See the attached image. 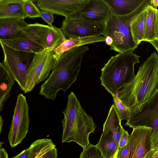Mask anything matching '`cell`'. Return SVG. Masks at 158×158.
Here are the masks:
<instances>
[{
  "instance_id": "8fae6325",
  "label": "cell",
  "mask_w": 158,
  "mask_h": 158,
  "mask_svg": "<svg viewBox=\"0 0 158 158\" xmlns=\"http://www.w3.org/2000/svg\"><path fill=\"white\" fill-rule=\"evenodd\" d=\"M105 23L95 22L81 17L65 18L61 28L69 38H82L103 35Z\"/></svg>"
},
{
  "instance_id": "7402d4cb",
  "label": "cell",
  "mask_w": 158,
  "mask_h": 158,
  "mask_svg": "<svg viewBox=\"0 0 158 158\" xmlns=\"http://www.w3.org/2000/svg\"><path fill=\"white\" fill-rule=\"evenodd\" d=\"M146 15L145 18L143 41L149 42L156 39V10L151 5H148L146 8Z\"/></svg>"
},
{
  "instance_id": "d4e9b609",
  "label": "cell",
  "mask_w": 158,
  "mask_h": 158,
  "mask_svg": "<svg viewBox=\"0 0 158 158\" xmlns=\"http://www.w3.org/2000/svg\"><path fill=\"white\" fill-rule=\"evenodd\" d=\"M49 27L46 41L47 49L54 52L67 39L61 28L52 25Z\"/></svg>"
},
{
  "instance_id": "cb8c5ba5",
  "label": "cell",
  "mask_w": 158,
  "mask_h": 158,
  "mask_svg": "<svg viewBox=\"0 0 158 158\" xmlns=\"http://www.w3.org/2000/svg\"><path fill=\"white\" fill-rule=\"evenodd\" d=\"M146 15L145 8L134 19L131 24V30L133 39L138 45L143 41Z\"/></svg>"
},
{
  "instance_id": "d590c367",
  "label": "cell",
  "mask_w": 158,
  "mask_h": 158,
  "mask_svg": "<svg viewBox=\"0 0 158 158\" xmlns=\"http://www.w3.org/2000/svg\"><path fill=\"white\" fill-rule=\"evenodd\" d=\"M156 40L158 41V9L156 11Z\"/></svg>"
},
{
  "instance_id": "e0dca14e",
  "label": "cell",
  "mask_w": 158,
  "mask_h": 158,
  "mask_svg": "<svg viewBox=\"0 0 158 158\" xmlns=\"http://www.w3.org/2000/svg\"><path fill=\"white\" fill-rule=\"evenodd\" d=\"M106 38L101 35L82 38H69L64 42L54 51L55 56L58 60L66 52L75 47L90 44L104 42Z\"/></svg>"
},
{
  "instance_id": "44dd1931",
  "label": "cell",
  "mask_w": 158,
  "mask_h": 158,
  "mask_svg": "<svg viewBox=\"0 0 158 158\" xmlns=\"http://www.w3.org/2000/svg\"><path fill=\"white\" fill-rule=\"evenodd\" d=\"M96 145L101 151L104 158H110L119 149V143L114 140L109 131H103Z\"/></svg>"
},
{
  "instance_id": "30bf717a",
  "label": "cell",
  "mask_w": 158,
  "mask_h": 158,
  "mask_svg": "<svg viewBox=\"0 0 158 158\" xmlns=\"http://www.w3.org/2000/svg\"><path fill=\"white\" fill-rule=\"evenodd\" d=\"M125 125L133 128L139 126L152 127V141L155 139L158 133V89Z\"/></svg>"
},
{
  "instance_id": "9a60e30c",
  "label": "cell",
  "mask_w": 158,
  "mask_h": 158,
  "mask_svg": "<svg viewBox=\"0 0 158 158\" xmlns=\"http://www.w3.org/2000/svg\"><path fill=\"white\" fill-rule=\"evenodd\" d=\"M136 127L137 131V143L132 158H144L152 149V128L147 127Z\"/></svg>"
},
{
  "instance_id": "836d02e7",
  "label": "cell",
  "mask_w": 158,
  "mask_h": 158,
  "mask_svg": "<svg viewBox=\"0 0 158 158\" xmlns=\"http://www.w3.org/2000/svg\"><path fill=\"white\" fill-rule=\"evenodd\" d=\"M152 150L154 151H158V133L155 138L152 141Z\"/></svg>"
},
{
  "instance_id": "ac0fdd59",
  "label": "cell",
  "mask_w": 158,
  "mask_h": 158,
  "mask_svg": "<svg viewBox=\"0 0 158 158\" xmlns=\"http://www.w3.org/2000/svg\"><path fill=\"white\" fill-rule=\"evenodd\" d=\"M109 6L111 13L118 16L131 14L144 0H104Z\"/></svg>"
},
{
  "instance_id": "74e56055",
  "label": "cell",
  "mask_w": 158,
  "mask_h": 158,
  "mask_svg": "<svg viewBox=\"0 0 158 158\" xmlns=\"http://www.w3.org/2000/svg\"><path fill=\"white\" fill-rule=\"evenodd\" d=\"M150 4L154 9H157L158 6V0H150Z\"/></svg>"
},
{
  "instance_id": "d6a6232c",
  "label": "cell",
  "mask_w": 158,
  "mask_h": 158,
  "mask_svg": "<svg viewBox=\"0 0 158 158\" xmlns=\"http://www.w3.org/2000/svg\"><path fill=\"white\" fill-rule=\"evenodd\" d=\"M11 158H29V149L28 148L23 150L17 155Z\"/></svg>"
},
{
  "instance_id": "7c38bea8",
  "label": "cell",
  "mask_w": 158,
  "mask_h": 158,
  "mask_svg": "<svg viewBox=\"0 0 158 158\" xmlns=\"http://www.w3.org/2000/svg\"><path fill=\"white\" fill-rule=\"evenodd\" d=\"M89 0H36L33 1L42 11L71 17L81 11Z\"/></svg>"
},
{
  "instance_id": "d6986e66",
  "label": "cell",
  "mask_w": 158,
  "mask_h": 158,
  "mask_svg": "<svg viewBox=\"0 0 158 158\" xmlns=\"http://www.w3.org/2000/svg\"><path fill=\"white\" fill-rule=\"evenodd\" d=\"M15 80L2 62L0 63V111L10 96V92Z\"/></svg>"
},
{
  "instance_id": "f546056e",
  "label": "cell",
  "mask_w": 158,
  "mask_h": 158,
  "mask_svg": "<svg viewBox=\"0 0 158 158\" xmlns=\"http://www.w3.org/2000/svg\"><path fill=\"white\" fill-rule=\"evenodd\" d=\"M40 17L47 23L49 26L52 25L54 22V16L52 13L43 11H40Z\"/></svg>"
},
{
  "instance_id": "8d00e7d4",
  "label": "cell",
  "mask_w": 158,
  "mask_h": 158,
  "mask_svg": "<svg viewBox=\"0 0 158 158\" xmlns=\"http://www.w3.org/2000/svg\"><path fill=\"white\" fill-rule=\"evenodd\" d=\"M0 158H8V154L4 148H0Z\"/></svg>"
},
{
  "instance_id": "ba28073f",
  "label": "cell",
  "mask_w": 158,
  "mask_h": 158,
  "mask_svg": "<svg viewBox=\"0 0 158 158\" xmlns=\"http://www.w3.org/2000/svg\"><path fill=\"white\" fill-rule=\"evenodd\" d=\"M57 60L54 52L48 49L34 54L27 73L25 93L48 78Z\"/></svg>"
},
{
  "instance_id": "9c48e42d",
  "label": "cell",
  "mask_w": 158,
  "mask_h": 158,
  "mask_svg": "<svg viewBox=\"0 0 158 158\" xmlns=\"http://www.w3.org/2000/svg\"><path fill=\"white\" fill-rule=\"evenodd\" d=\"M29 109L26 96L22 94H19L17 96L8 135L9 142L12 148L20 144L28 131Z\"/></svg>"
},
{
  "instance_id": "7a4b0ae2",
  "label": "cell",
  "mask_w": 158,
  "mask_h": 158,
  "mask_svg": "<svg viewBox=\"0 0 158 158\" xmlns=\"http://www.w3.org/2000/svg\"><path fill=\"white\" fill-rule=\"evenodd\" d=\"M89 49L87 46H82L62 54L51 73L41 85L39 94L50 100H55L59 91L65 92L77 80L83 56Z\"/></svg>"
},
{
  "instance_id": "f35d334b",
  "label": "cell",
  "mask_w": 158,
  "mask_h": 158,
  "mask_svg": "<svg viewBox=\"0 0 158 158\" xmlns=\"http://www.w3.org/2000/svg\"><path fill=\"white\" fill-rule=\"evenodd\" d=\"M105 38H106L105 41L107 45L109 46L110 47L111 45L113 42L112 39L111 38L108 36H106Z\"/></svg>"
},
{
  "instance_id": "ab89813d",
  "label": "cell",
  "mask_w": 158,
  "mask_h": 158,
  "mask_svg": "<svg viewBox=\"0 0 158 158\" xmlns=\"http://www.w3.org/2000/svg\"><path fill=\"white\" fill-rule=\"evenodd\" d=\"M149 43L155 48L158 54V41L157 40H155L153 41L150 42Z\"/></svg>"
},
{
  "instance_id": "e575fe53",
  "label": "cell",
  "mask_w": 158,
  "mask_h": 158,
  "mask_svg": "<svg viewBox=\"0 0 158 158\" xmlns=\"http://www.w3.org/2000/svg\"><path fill=\"white\" fill-rule=\"evenodd\" d=\"M144 158H158V151H154L152 149Z\"/></svg>"
},
{
  "instance_id": "2e32d148",
  "label": "cell",
  "mask_w": 158,
  "mask_h": 158,
  "mask_svg": "<svg viewBox=\"0 0 158 158\" xmlns=\"http://www.w3.org/2000/svg\"><path fill=\"white\" fill-rule=\"evenodd\" d=\"M24 0H0V19L27 17L23 6Z\"/></svg>"
},
{
  "instance_id": "ffe728a7",
  "label": "cell",
  "mask_w": 158,
  "mask_h": 158,
  "mask_svg": "<svg viewBox=\"0 0 158 158\" xmlns=\"http://www.w3.org/2000/svg\"><path fill=\"white\" fill-rule=\"evenodd\" d=\"M114 105L113 104L109 112L106 121L103 125V131H110L114 140L119 142L124 129Z\"/></svg>"
},
{
  "instance_id": "4316f807",
  "label": "cell",
  "mask_w": 158,
  "mask_h": 158,
  "mask_svg": "<svg viewBox=\"0 0 158 158\" xmlns=\"http://www.w3.org/2000/svg\"><path fill=\"white\" fill-rule=\"evenodd\" d=\"M114 104L120 120L127 121L131 117L135 111L131 108L126 106L115 95L112 96Z\"/></svg>"
},
{
  "instance_id": "5b68a950",
  "label": "cell",
  "mask_w": 158,
  "mask_h": 158,
  "mask_svg": "<svg viewBox=\"0 0 158 158\" xmlns=\"http://www.w3.org/2000/svg\"><path fill=\"white\" fill-rule=\"evenodd\" d=\"M150 5V0H144L142 4L131 14L118 16L112 14L105 23L103 37L108 36L113 42L110 50L124 53L134 51L137 47L133 40L131 30V24L134 19Z\"/></svg>"
},
{
  "instance_id": "4fadbf2b",
  "label": "cell",
  "mask_w": 158,
  "mask_h": 158,
  "mask_svg": "<svg viewBox=\"0 0 158 158\" xmlns=\"http://www.w3.org/2000/svg\"><path fill=\"white\" fill-rule=\"evenodd\" d=\"M111 14L104 0H89L81 11L71 17H81L95 22L105 23Z\"/></svg>"
},
{
  "instance_id": "6da1fadb",
  "label": "cell",
  "mask_w": 158,
  "mask_h": 158,
  "mask_svg": "<svg viewBox=\"0 0 158 158\" xmlns=\"http://www.w3.org/2000/svg\"><path fill=\"white\" fill-rule=\"evenodd\" d=\"M158 89V54L154 52L139 67L133 79L116 95L135 114Z\"/></svg>"
},
{
  "instance_id": "1f68e13d",
  "label": "cell",
  "mask_w": 158,
  "mask_h": 158,
  "mask_svg": "<svg viewBox=\"0 0 158 158\" xmlns=\"http://www.w3.org/2000/svg\"><path fill=\"white\" fill-rule=\"evenodd\" d=\"M40 158H57V151L56 147L44 154Z\"/></svg>"
},
{
  "instance_id": "5bb4252c",
  "label": "cell",
  "mask_w": 158,
  "mask_h": 158,
  "mask_svg": "<svg viewBox=\"0 0 158 158\" xmlns=\"http://www.w3.org/2000/svg\"><path fill=\"white\" fill-rule=\"evenodd\" d=\"M28 25L23 19H0V40H10L18 38Z\"/></svg>"
},
{
  "instance_id": "8992f818",
  "label": "cell",
  "mask_w": 158,
  "mask_h": 158,
  "mask_svg": "<svg viewBox=\"0 0 158 158\" xmlns=\"http://www.w3.org/2000/svg\"><path fill=\"white\" fill-rule=\"evenodd\" d=\"M49 28L39 23L29 24L18 38L0 40V42L16 50L38 53L47 49L46 41Z\"/></svg>"
},
{
  "instance_id": "83f0119b",
  "label": "cell",
  "mask_w": 158,
  "mask_h": 158,
  "mask_svg": "<svg viewBox=\"0 0 158 158\" xmlns=\"http://www.w3.org/2000/svg\"><path fill=\"white\" fill-rule=\"evenodd\" d=\"M79 158H104L102 154L96 145L89 143L83 150Z\"/></svg>"
},
{
  "instance_id": "277c9868",
  "label": "cell",
  "mask_w": 158,
  "mask_h": 158,
  "mask_svg": "<svg viewBox=\"0 0 158 158\" xmlns=\"http://www.w3.org/2000/svg\"><path fill=\"white\" fill-rule=\"evenodd\" d=\"M133 52L111 56L101 70V84L112 96L116 95L135 76L134 65L139 62L140 56Z\"/></svg>"
},
{
  "instance_id": "f1b7e54d",
  "label": "cell",
  "mask_w": 158,
  "mask_h": 158,
  "mask_svg": "<svg viewBox=\"0 0 158 158\" xmlns=\"http://www.w3.org/2000/svg\"><path fill=\"white\" fill-rule=\"evenodd\" d=\"M23 6L27 17L33 18L40 17V10L32 0H24Z\"/></svg>"
},
{
  "instance_id": "b9f144b4",
  "label": "cell",
  "mask_w": 158,
  "mask_h": 158,
  "mask_svg": "<svg viewBox=\"0 0 158 158\" xmlns=\"http://www.w3.org/2000/svg\"><path fill=\"white\" fill-rule=\"evenodd\" d=\"M119 149H118L115 153V154L112 156L110 158H117L118 153L119 152Z\"/></svg>"
},
{
  "instance_id": "3957f363",
  "label": "cell",
  "mask_w": 158,
  "mask_h": 158,
  "mask_svg": "<svg viewBox=\"0 0 158 158\" xmlns=\"http://www.w3.org/2000/svg\"><path fill=\"white\" fill-rule=\"evenodd\" d=\"M62 143L74 142L83 148L90 143L89 136L94 133L96 125L92 117L86 113L75 94L68 95V102L63 111Z\"/></svg>"
},
{
  "instance_id": "52a82bcc",
  "label": "cell",
  "mask_w": 158,
  "mask_h": 158,
  "mask_svg": "<svg viewBox=\"0 0 158 158\" xmlns=\"http://www.w3.org/2000/svg\"><path fill=\"white\" fill-rule=\"evenodd\" d=\"M0 44L4 56L2 63L24 92L27 72L35 53L16 50Z\"/></svg>"
},
{
  "instance_id": "4dcf8cb0",
  "label": "cell",
  "mask_w": 158,
  "mask_h": 158,
  "mask_svg": "<svg viewBox=\"0 0 158 158\" xmlns=\"http://www.w3.org/2000/svg\"><path fill=\"white\" fill-rule=\"evenodd\" d=\"M130 135L127 131L123 130V133L119 142V148H120L124 147L127 143Z\"/></svg>"
},
{
  "instance_id": "60d3db41",
  "label": "cell",
  "mask_w": 158,
  "mask_h": 158,
  "mask_svg": "<svg viewBox=\"0 0 158 158\" xmlns=\"http://www.w3.org/2000/svg\"><path fill=\"white\" fill-rule=\"evenodd\" d=\"M3 119L1 115L0 117V133L2 132V127L3 124Z\"/></svg>"
},
{
  "instance_id": "484cf974",
  "label": "cell",
  "mask_w": 158,
  "mask_h": 158,
  "mask_svg": "<svg viewBox=\"0 0 158 158\" xmlns=\"http://www.w3.org/2000/svg\"><path fill=\"white\" fill-rule=\"evenodd\" d=\"M133 129L126 145L119 149L117 158H132L137 143V129L136 127Z\"/></svg>"
},
{
  "instance_id": "603a6c76",
  "label": "cell",
  "mask_w": 158,
  "mask_h": 158,
  "mask_svg": "<svg viewBox=\"0 0 158 158\" xmlns=\"http://www.w3.org/2000/svg\"><path fill=\"white\" fill-rule=\"evenodd\" d=\"M55 147L56 145L51 139L44 138L37 139L28 148L29 158H40Z\"/></svg>"
}]
</instances>
